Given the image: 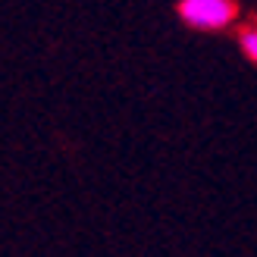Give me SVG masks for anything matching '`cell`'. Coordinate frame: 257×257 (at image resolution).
Returning <instances> with one entry per match:
<instances>
[{
  "instance_id": "cell-1",
  "label": "cell",
  "mask_w": 257,
  "mask_h": 257,
  "mask_svg": "<svg viewBox=\"0 0 257 257\" xmlns=\"http://www.w3.org/2000/svg\"><path fill=\"white\" fill-rule=\"evenodd\" d=\"M179 16L195 29H226L235 19V4L229 0H182L176 7Z\"/></svg>"
},
{
  "instance_id": "cell-2",
  "label": "cell",
  "mask_w": 257,
  "mask_h": 257,
  "mask_svg": "<svg viewBox=\"0 0 257 257\" xmlns=\"http://www.w3.org/2000/svg\"><path fill=\"white\" fill-rule=\"evenodd\" d=\"M241 50L248 54V60L257 63V29H245V32H241Z\"/></svg>"
}]
</instances>
